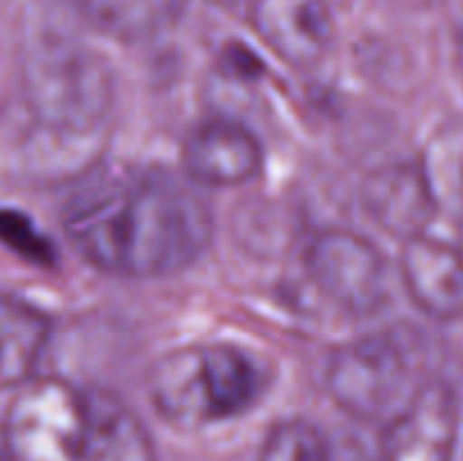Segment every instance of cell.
I'll list each match as a JSON object with an SVG mask.
<instances>
[{"label": "cell", "instance_id": "1", "mask_svg": "<svg viewBox=\"0 0 463 461\" xmlns=\"http://www.w3.org/2000/svg\"><path fill=\"white\" fill-rule=\"evenodd\" d=\"M68 240L95 269L127 278L170 276L213 240V211L188 176L118 165L84 176L61 208Z\"/></svg>", "mask_w": 463, "mask_h": 461}, {"label": "cell", "instance_id": "2", "mask_svg": "<svg viewBox=\"0 0 463 461\" xmlns=\"http://www.w3.org/2000/svg\"><path fill=\"white\" fill-rule=\"evenodd\" d=\"M23 95L32 120L63 156H86L111 116V68L75 36L39 27L23 50Z\"/></svg>", "mask_w": 463, "mask_h": 461}, {"label": "cell", "instance_id": "3", "mask_svg": "<svg viewBox=\"0 0 463 461\" xmlns=\"http://www.w3.org/2000/svg\"><path fill=\"white\" fill-rule=\"evenodd\" d=\"M267 389V373L247 351L202 343L165 353L147 373L149 400L167 423L203 428L244 414Z\"/></svg>", "mask_w": 463, "mask_h": 461}, {"label": "cell", "instance_id": "4", "mask_svg": "<svg viewBox=\"0 0 463 461\" xmlns=\"http://www.w3.org/2000/svg\"><path fill=\"white\" fill-rule=\"evenodd\" d=\"M326 387L346 414L380 420L392 419L419 384L411 389V360L401 339L378 333L353 339L333 353Z\"/></svg>", "mask_w": 463, "mask_h": 461}, {"label": "cell", "instance_id": "5", "mask_svg": "<svg viewBox=\"0 0 463 461\" xmlns=\"http://www.w3.org/2000/svg\"><path fill=\"white\" fill-rule=\"evenodd\" d=\"M3 434L14 461H81L84 393L61 378H32L9 402Z\"/></svg>", "mask_w": 463, "mask_h": 461}, {"label": "cell", "instance_id": "6", "mask_svg": "<svg viewBox=\"0 0 463 461\" xmlns=\"http://www.w3.org/2000/svg\"><path fill=\"white\" fill-rule=\"evenodd\" d=\"M306 265L317 287L351 315H373L387 301V260L355 230H321L307 244Z\"/></svg>", "mask_w": 463, "mask_h": 461}, {"label": "cell", "instance_id": "7", "mask_svg": "<svg viewBox=\"0 0 463 461\" xmlns=\"http://www.w3.org/2000/svg\"><path fill=\"white\" fill-rule=\"evenodd\" d=\"M459 437V402L446 380H423L389 419L383 461H452Z\"/></svg>", "mask_w": 463, "mask_h": 461}, {"label": "cell", "instance_id": "8", "mask_svg": "<svg viewBox=\"0 0 463 461\" xmlns=\"http://www.w3.org/2000/svg\"><path fill=\"white\" fill-rule=\"evenodd\" d=\"M185 176L203 188H238L256 179L265 152L249 127L229 118L199 122L181 147Z\"/></svg>", "mask_w": 463, "mask_h": 461}, {"label": "cell", "instance_id": "9", "mask_svg": "<svg viewBox=\"0 0 463 461\" xmlns=\"http://www.w3.org/2000/svg\"><path fill=\"white\" fill-rule=\"evenodd\" d=\"M256 34L292 68L307 71L328 57L335 43V18L326 0H253Z\"/></svg>", "mask_w": 463, "mask_h": 461}, {"label": "cell", "instance_id": "10", "mask_svg": "<svg viewBox=\"0 0 463 461\" xmlns=\"http://www.w3.org/2000/svg\"><path fill=\"white\" fill-rule=\"evenodd\" d=\"M401 276L419 310L439 321L463 315V253L443 240L420 233L405 240Z\"/></svg>", "mask_w": 463, "mask_h": 461}, {"label": "cell", "instance_id": "11", "mask_svg": "<svg viewBox=\"0 0 463 461\" xmlns=\"http://www.w3.org/2000/svg\"><path fill=\"white\" fill-rule=\"evenodd\" d=\"M362 202L380 229L402 240L423 233L437 215L419 163H392L371 172Z\"/></svg>", "mask_w": 463, "mask_h": 461}, {"label": "cell", "instance_id": "12", "mask_svg": "<svg viewBox=\"0 0 463 461\" xmlns=\"http://www.w3.org/2000/svg\"><path fill=\"white\" fill-rule=\"evenodd\" d=\"M86 437L81 461H154V446L134 411L107 391L84 393Z\"/></svg>", "mask_w": 463, "mask_h": 461}, {"label": "cell", "instance_id": "13", "mask_svg": "<svg viewBox=\"0 0 463 461\" xmlns=\"http://www.w3.org/2000/svg\"><path fill=\"white\" fill-rule=\"evenodd\" d=\"M52 321L30 301L0 294V391L18 389L36 373Z\"/></svg>", "mask_w": 463, "mask_h": 461}, {"label": "cell", "instance_id": "14", "mask_svg": "<svg viewBox=\"0 0 463 461\" xmlns=\"http://www.w3.org/2000/svg\"><path fill=\"white\" fill-rule=\"evenodd\" d=\"M81 18L118 41H145L179 21L185 0H68Z\"/></svg>", "mask_w": 463, "mask_h": 461}, {"label": "cell", "instance_id": "15", "mask_svg": "<svg viewBox=\"0 0 463 461\" xmlns=\"http://www.w3.org/2000/svg\"><path fill=\"white\" fill-rule=\"evenodd\" d=\"M437 212L463 226V122L441 127L419 161Z\"/></svg>", "mask_w": 463, "mask_h": 461}, {"label": "cell", "instance_id": "16", "mask_svg": "<svg viewBox=\"0 0 463 461\" xmlns=\"http://www.w3.org/2000/svg\"><path fill=\"white\" fill-rule=\"evenodd\" d=\"M258 461H333V455L319 428L303 419H289L271 428Z\"/></svg>", "mask_w": 463, "mask_h": 461}, {"label": "cell", "instance_id": "17", "mask_svg": "<svg viewBox=\"0 0 463 461\" xmlns=\"http://www.w3.org/2000/svg\"><path fill=\"white\" fill-rule=\"evenodd\" d=\"M0 242L9 244L14 251L41 265H48L52 256V244L45 242L43 235L21 212L0 211Z\"/></svg>", "mask_w": 463, "mask_h": 461}, {"label": "cell", "instance_id": "18", "mask_svg": "<svg viewBox=\"0 0 463 461\" xmlns=\"http://www.w3.org/2000/svg\"><path fill=\"white\" fill-rule=\"evenodd\" d=\"M224 66L229 71V75H242V77H253L256 72H260V63L258 59L249 52L242 45H231L224 52Z\"/></svg>", "mask_w": 463, "mask_h": 461}, {"label": "cell", "instance_id": "19", "mask_svg": "<svg viewBox=\"0 0 463 461\" xmlns=\"http://www.w3.org/2000/svg\"><path fill=\"white\" fill-rule=\"evenodd\" d=\"M215 3H220V5H231V3H235V0H215Z\"/></svg>", "mask_w": 463, "mask_h": 461}, {"label": "cell", "instance_id": "20", "mask_svg": "<svg viewBox=\"0 0 463 461\" xmlns=\"http://www.w3.org/2000/svg\"><path fill=\"white\" fill-rule=\"evenodd\" d=\"M461 54H463V45H461Z\"/></svg>", "mask_w": 463, "mask_h": 461}]
</instances>
